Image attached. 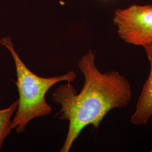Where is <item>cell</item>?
Listing matches in <instances>:
<instances>
[{"instance_id": "1", "label": "cell", "mask_w": 152, "mask_h": 152, "mask_svg": "<svg viewBox=\"0 0 152 152\" xmlns=\"http://www.w3.org/2000/svg\"><path fill=\"white\" fill-rule=\"evenodd\" d=\"M78 67L84 77L81 90L69 82L55 89L52 99L60 106L55 115L67 121L68 130L60 152L71 150L82 131L88 125L98 129L104 118L115 108L127 106L132 97L129 80L118 71L101 72L95 64V53L89 50L78 61Z\"/></svg>"}, {"instance_id": "2", "label": "cell", "mask_w": 152, "mask_h": 152, "mask_svg": "<svg viewBox=\"0 0 152 152\" xmlns=\"http://www.w3.org/2000/svg\"><path fill=\"white\" fill-rule=\"evenodd\" d=\"M0 44L10 53L15 66L17 80L15 82L19 93L18 105L12 118L11 129L17 133L26 130L28 123L33 119L49 115L52 107L47 103L45 95L55 84L61 82H72L77 77L73 71L52 77H42L31 71L20 58L14 48L10 37L0 39Z\"/></svg>"}, {"instance_id": "3", "label": "cell", "mask_w": 152, "mask_h": 152, "mask_svg": "<svg viewBox=\"0 0 152 152\" xmlns=\"http://www.w3.org/2000/svg\"><path fill=\"white\" fill-rule=\"evenodd\" d=\"M113 23L126 43L144 48L152 46V5H133L117 9Z\"/></svg>"}, {"instance_id": "4", "label": "cell", "mask_w": 152, "mask_h": 152, "mask_svg": "<svg viewBox=\"0 0 152 152\" xmlns=\"http://www.w3.org/2000/svg\"><path fill=\"white\" fill-rule=\"evenodd\" d=\"M147 57L150 63V73L144 85L136 103V109L131 115V124L136 126L147 124L152 117V46L144 47Z\"/></svg>"}, {"instance_id": "5", "label": "cell", "mask_w": 152, "mask_h": 152, "mask_svg": "<svg viewBox=\"0 0 152 152\" xmlns=\"http://www.w3.org/2000/svg\"><path fill=\"white\" fill-rule=\"evenodd\" d=\"M18 105V100L14 101L6 108L0 109V151L6 138L10 134L12 117Z\"/></svg>"}, {"instance_id": "6", "label": "cell", "mask_w": 152, "mask_h": 152, "mask_svg": "<svg viewBox=\"0 0 152 152\" xmlns=\"http://www.w3.org/2000/svg\"></svg>"}, {"instance_id": "7", "label": "cell", "mask_w": 152, "mask_h": 152, "mask_svg": "<svg viewBox=\"0 0 152 152\" xmlns=\"http://www.w3.org/2000/svg\"></svg>"}]
</instances>
